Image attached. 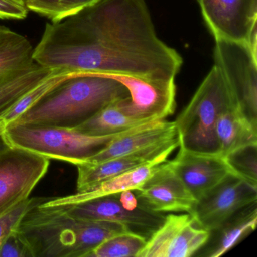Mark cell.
<instances>
[{"label":"cell","mask_w":257,"mask_h":257,"mask_svg":"<svg viewBox=\"0 0 257 257\" xmlns=\"http://www.w3.org/2000/svg\"><path fill=\"white\" fill-rule=\"evenodd\" d=\"M257 201L236 212L217 228L210 231L207 243L195 256L219 257L232 249L255 230Z\"/></svg>","instance_id":"17"},{"label":"cell","mask_w":257,"mask_h":257,"mask_svg":"<svg viewBox=\"0 0 257 257\" xmlns=\"http://www.w3.org/2000/svg\"><path fill=\"white\" fill-rule=\"evenodd\" d=\"M11 147L12 146L10 145L6 138L5 134H4V125L0 119V156Z\"/></svg>","instance_id":"31"},{"label":"cell","mask_w":257,"mask_h":257,"mask_svg":"<svg viewBox=\"0 0 257 257\" xmlns=\"http://www.w3.org/2000/svg\"><path fill=\"white\" fill-rule=\"evenodd\" d=\"M164 162H156L131 170L113 178L105 180L83 192L58 198H48L43 201L45 206L63 205L82 202L104 195H113L141 187L162 166Z\"/></svg>","instance_id":"18"},{"label":"cell","mask_w":257,"mask_h":257,"mask_svg":"<svg viewBox=\"0 0 257 257\" xmlns=\"http://www.w3.org/2000/svg\"><path fill=\"white\" fill-rule=\"evenodd\" d=\"M138 206L154 213H190L196 200L170 166L169 160L141 187L133 190Z\"/></svg>","instance_id":"13"},{"label":"cell","mask_w":257,"mask_h":257,"mask_svg":"<svg viewBox=\"0 0 257 257\" xmlns=\"http://www.w3.org/2000/svg\"><path fill=\"white\" fill-rule=\"evenodd\" d=\"M0 257H33L28 243L15 230L0 248Z\"/></svg>","instance_id":"25"},{"label":"cell","mask_w":257,"mask_h":257,"mask_svg":"<svg viewBox=\"0 0 257 257\" xmlns=\"http://www.w3.org/2000/svg\"><path fill=\"white\" fill-rule=\"evenodd\" d=\"M43 202L28 210L17 228L33 257H89L106 239L130 231L118 222L76 219Z\"/></svg>","instance_id":"2"},{"label":"cell","mask_w":257,"mask_h":257,"mask_svg":"<svg viewBox=\"0 0 257 257\" xmlns=\"http://www.w3.org/2000/svg\"><path fill=\"white\" fill-rule=\"evenodd\" d=\"M28 9L13 0H0V19L22 20L26 19Z\"/></svg>","instance_id":"28"},{"label":"cell","mask_w":257,"mask_h":257,"mask_svg":"<svg viewBox=\"0 0 257 257\" xmlns=\"http://www.w3.org/2000/svg\"><path fill=\"white\" fill-rule=\"evenodd\" d=\"M177 137L178 135L174 121L164 119L146 123L115 138L85 163L97 164L107 159L138 153Z\"/></svg>","instance_id":"16"},{"label":"cell","mask_w":257,"mask_h":257,"mask_svg":"<svg viewBox=\"0 0 257 257\" xmlns=\"http://www.w3.org/2000/svg\"><path fill=\"white\" fill-rule=\"evenodd\" d=\"M209 236L210 231L198 227L189 213L168 214L137 257L195 256Z\"/></svg>","instance_id":"11"},{"label":"cell","mask_w":257,"mask_h":257,"mask_svg":"<svg viewBox=\"0 0 257 257\" xmlns=\"http://www.w3.org/2000/svg\"><path fill=\"white\" fill-rule=\"evenodd\" d=\"M47 198H29L19 203L12 210L0 216V248L9 236L17 229L21 221L28 210L43 201Z\"/></svg>","instance_id":"24"},{"label":"cell","mask_w":257,"mask_h":257,"mask_svg":"<svg viewBox=\"0 0 257 257\" xmlns=\"http://www.w3.org/2000/svg\"><path fill=\"white\" fill-rule=\"evenodd\" d=\"M119 200L122 205L127 210H135L139 207L136 195L132 190H127L120 192Z\"/></svg>","instance_id":"29"},{"label":"cell","mask_w":257,"mask_h":257,"mask_svg":"<svg viewBox=\"0 0 257 257\" xmlns=\"http://www.w3.org/2000/svg\"><path fill=\"white\" fill-rule=\"evenodd\" d=\"M54 207L76 219L123 224L130 231L147 238L160 226L165 218L163 213L149 211L141 207L127 210L120 201L119 193Z\"/></svg>","instance_id":"10"},{"label":"cell","mask_w":257,"mask_h":257,"mask_svg":"<svg viewBox=\"0 0 257 257\" xmlns=\"http://www.w3.org/2000/svg\"><path fill=\"white\" fill-rule=\"evenodd\" d=\"M213 59L239 110L257 127L256 57L245 43L216 39Z\"/></svg>","instance_id":"7"},{"label":"cell","mask_w":257,"mask_h":257,"mask_svg":"<svg viewBox=\"0 0 257 257\" xmlns=\"http://www.w3.org/2000/svg\"><path fill=\"white\" fill-rule=\"evenodd\" d=\"M49 159L11 147L0 156V216L29 198L47 173Z\"/></svg>","instance_id":"8"},{"label":"cell","mask_w":257,"mask_h":257,"mask_svg":"<svg viewBox=\"0 0 257 257\" xmlns=\"http://www.w3.org/2000/svg\"><path fill=\"white\" fill-rule=\"evenodd\" d=\"M34 58L51 70L175 82L181 55L162 41L147 0H100L47 24Z\"/></svg>","instance_id":"1"},{"label":"cell","mask_w":257,"mask_h":257,"mask_svg":"<svg viewBox=\"0 0 257 257\" xmlns=\"http://www.w3.org/2000/svg\"><path fill=\"white\" fill-rule=\"evenodd\" d=\"M122 100L108 105L74 129L85 135L103 136L125 132L149 123L130 116L123 107Z\"/></svg>","instance_id":"20"},{"label":"cell","mask_w":257,"mask_h":257,"mask_svg":"<svg viewBox=\"0 0 257 257\" xmlns=\"http://www.w3.org/2000/svg\"><path fill=\"white\" fill-rule=\"evenodd\" d=\"M13 1H16V2L19 3V4H23V5H25V0H13Z\"/></svg>","instance_id":"32"},{"label":"cell","mask_w":257,"mask_h":257,"mask_svg":"<svg viewBox=\"0 0 257 257\" xmlns=\"http://www.w3.org/2000/svg\"><path fill=\"white\" fill-rule=\"evenodd\" d=\"M232 106L237 108L220 70L213 65L174 121L179 147L194 153L219 156L216 122L219 115Z\"/></svg>","instance_id":"4"},{"label":"cell","mask_w":257,"mask_h":257,"mask_svg":"<svg viewBox=\"0 0 257 257\" xmlns=\"http://www.w3.org/2000/svg\"><path fill=\"white\" fill-rule=\"evenodd\" d=\"M224 159L233 174L257 187V144L236 149Z\"/></svg>","instance_id":"23"},{"label":"cell","mask_w":257,"mask_h":257,"mask_svg":"<svg viewBox=\"0 0 257 257\" xmlns=\"http://www.w3.org/2000/svg\"><path fill=\"white\" fill-rule=\"evenodd\" d=\"M61 0H25L28 10L53 21L58 13Z\"/></svg>","instance_id":"27"},{"label":"cell","mask_w":257,"mask_h":257,"mask_svg":"<svg viewBox=\"0 0 257 257\" xmlns=\"http://www.w3.org/2000/svg\"><path fill=\"white\" fill-rule=\"evenodd\" d=\"M129 97L127 88L112 76L72 75L13 122L75 128L110 103Z\"/></svg>","instance_id":"3"},{"label":"cell","mask_w":257,"mask_h":257,"mask_svg":"<svg viewBox=\"0 0 257 257\" xmlns=\"http://www.w3.org/2000/svg\"><path fill=\"white\" fill-rule=\"evenodd\" d=\"M198 4L214 40L246 43L257 24V0H198Z\"/></svg>","instance_id":"12"},{"label":"cell","mask_w":257,"mask_h":257,"mask_svg":"<svg viewBox=\"0 0 257 257\" xmlns=\"http://www.w3.org/2000/svg\"><path fill=\"white\" fill-rule=\"evenodd\" d=\"M257 201V187L233 173L195 201L189 214L208 231L217 228L236 212Z\"/></svg>","instance_id":"9"},{"label":"cell","mask_w":257,"mask_h":257,"mask_svg":"<svg viewBox=\"0 0 257 257\" xmlns=\"http://www.w3.org/2000/svg\"><path fill=\"white\" fill-rule=\"evenodd\" d=\"M130 130L114 135L93 136L74 128L55 126L16 122L4 126V134L12 147H19L48 159L70 162L76 166L85 163L115 138Z\"/></svg>","instance_id":"5"},{"label":"cell","mask_w":257,"mask_h":257,"mask_svg":"<svg viewBox=\"0 0 257 257\" xmlns=\"http://www.w3.org/2000/svg\"><path fill=\"white\" fill-rule=\"evenodd\" d=\"M169 164L196 201L232 173L221 156L180 148L176 157L169 160Z\"/></svg>","instance_id":"15"},{"label":"cell","mask_w":257,"mask_h":257,"mask_svg":"<svg viewBox=\"0 0 257 257\" xmlns=\"http://www.w3.org/2000/svg\"><path fill=\"white\" fill-rule=\"evenodd\" d=\"M219 156L225 158L236 149L257 144V127L254 126L236 106L224 111L216 127Z\"/></svg>","instance_id":"19"},{"label":"cell","mask_w":257,"mask_h":257,"mask_svg":"<svg viewBox=\"0 0 257 257\" xmlns=\"http://www.w3.org/2000/svg\"><path fill=\"white\" fill-rule=\"evenodd\" d=\"M27 37L0 25V119L56 70L39 64Z\"/></svg>","instance_id":"6"},{"label":"cell","mask_w":257,"mask_h":257,"mask_svg":"<svg viewBox=\"0 0 257 257\" xmlns=\"http://www.w3.org/2000/svg\"><path fill=\"white\" fill-rule=\"evenodd\" d=\"M245 43L247 45L252 55L257 58V24L251 28Z\"/></svg>","instance_id":"30"},{"label":"cell","mask_w":257,"mask_h":257,"mask_svg":"<svg viewBox=\"0 0 257 257\" xmlns=\"http://www.w3.org/2000/svg\"><path fill=\"white\" fill-rule=\"evenodd\" d=\"M147 240V237L134 231L118 233L102 242L89 257H137Z\"/></svg>","instance_id":"21"},{"label":"cell","mask_w":257,"mask_h":257,"mask_svg":"<svg viewBox=\"0 0 257 257\" xmlns=\"http://www.w3.org/2000/svg\"><path fill=\"white\" fill-rule=\"evenodd\" d=\"M180 147L178 137L132 154L107 159L97 164L77 165L76 192H83L105 180L131 170L156 162H166L170 155Z\"/></svg>","instance_id":"14"},{"label":"cell","mask_w":257,"mask_h":257,"mask_svg":"<svg viewBox=\"0 0 257 257\" xmlns=\"http://www.w3.org/2000/svg\"><path fill=\"white\" fill-rule=\"evenodd\" d=\"M79 74L73 73L69 70H56L51 74L47 79L37 85L34 89L28 92L25 97H22L2 118L4 125H7L9 123L13 122L16 118H19L25 111L28 110L34 103H37L40 98L43 97L48 91L58 85L64 79H67L72 75Z\"/></svg>","instance_id":"22"},{"label":"cell","mask_w":257,"mask_h":257,"mask_svg":"<svg viewBox=\"0 0 257 257\" xmlns=\"http://www.w3.org/2000/svg\"><path fill=\"white\" fill-rule=\"evenodd\" d=\"M100 0H61L58 13L52 22H59L65 18L76 14L87 7H91Z\"/></svg>","instance_id":"26"}]
</instances>
